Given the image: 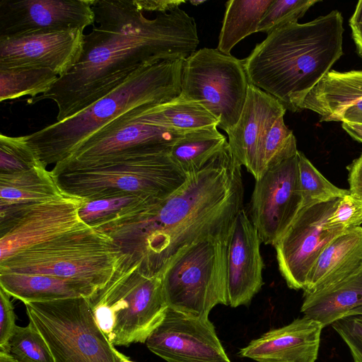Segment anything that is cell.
I'll list each match as a JSON object with an SVG mask.
<instances>
[{"label": "cell", "mask_w": 362, "mask_h": 362, "mask_svg": "<svg viewBox=\"0 0 362 362\" xmlns=\"http://www.w3.org/2000/svg\"><path fill=\"white\" fill-rule=\"evenodd\" d=\"M339 199L301 208L274 244L279 270L290 288L303 290L308 275L322 252L344 233L327 224Z\"/></svg>", "instance_id": "13"}, {"label": "cell", "mask_w": 362, "mask_h": 362, "mask_svg": "<svg viewBox=\"0 0 362 362\" xmlns=\"http://www.w3.org/2000/svg\"><path fill=\"white\" fill-rule=\"evenodd\" d=\"M54 362H124L98 325L88 298L24 303Z\"/></svg>", "instance_id": "9"}, {"label": "cell", "mask_w": 362, "mask_h": 362, "mask_svg": "<svg viewBox=\"0 0 362 362\" xmlns=\"http://www.w3.org/2000/svg\"><path fill=\"white\" fill-rule=\"evenodd\" d=\"M349 192L362 198V153L347 167Z\"/></svg>", "instance_id": "38"}, {"label": "cell", "mask_w": 362, "mask_h": 362, "mask_svg": "<svg viewBox=\"0 0 362 362\" xmlns=\"http://www.w3.org/2000/svg\"><path fill=\"white\" fill-rule=\"evenodd\" d=\"M88 300L98 325L114 346L145 343L168 309L160 274H149L124 257Z\"/></svg>", "instance_id": "6"}, {"label": "cell", "mask_w": 362, "mask_h": 362, "mask_svg": "<svg viewBox=\"0 0 362 362\" xmlns=\"http://www.w3.org/2000/svg\"><path fill=\"white\" fill-rule=\"evenodd\" d=\"M10 296L0 288V351L5 350L16 327V315Z\"/></svg>", "instance_id": "37"}, {"label": "cell", "mask_w": 362, "mask_h": 362, "mask_svg": "<svg viewBox=\"0 0 362 362\" xmlns=\"http://www.w3.org/2000/svg\"><path fill=\"white\" fill-rule=\"evenodd\" d=\"M83 30L75 28L0 37V69H48L59 77L63 76L79 58Z\"/></svg>", "instance_id": "17"}, {"label": "cell", "mask_w": 362, "mask_h": 362, "mask_svg": "<svg viewBox=\"0 0 362 362\" xmlns=\"http://www.w3.org/2000/svg\"><path fill=\"white\" fill-rule=\"evenodd\" d=\"M331 229L345 232L362 224V198L351 192L338 199L327 220Z\"/></svg>", "instance_id": "35"}, {"label": "cell", "mask_w": 362, "mask_h": 362, "mask_svg": "<svg viewBox=\"0 0 362 362\" xmlns=\"http://www.w3.org/2000/svg\"><path fill=\"white\" fill-rule=\"evenodd\" d=\"M350 25H362V0L359 1L354 12L349 20Z\"/></svg>", "instance_id": "42"}, {"label": "cell", "mask_w": 362, "mask_h": 362, "mask_svg": "<svg viewBox=\"0 0 362 362\" xmlns=\"http://www.w3.org/2000/svg\"><path fill=\"white\" fill-rule=\"evenodd\" d=\"M183 62L163 61L141 67L81 112L25 135V139L45 166L55 165L67 159L88 137L122 115L178 97Z\"/></svg>", "instance_id": "4"}, {"label": "cell", "mask_w": 362, "mask_h": 362, "mask_svg": "<svg viewBox=\"0 0 362 362\" xmlns=\"http://www.w3.org/2000/svg\"><path fill=\"white\" fill-rule=\"evenodd\" d=\"M273 0H229L218 36L217 49L230 54L247 36L258 32L259 24Z\"/></svg>", "instance_id": "28"}, {"label": "cell", "mask_w": 362, "mask_h": 362, "mask_svg": "<svg viewBox=\"0 0 362 362\" xmlns=\"http://www.w3.org/2000/svg\"><path fill=\"white\" fill-rule=\"evenodd\" d=\"M286 110L276 98L249 83L240 118L227 134L233 157L255 179L257 177L256 153L259 139L267 126L274 119L284 115Z\"/></svg>", "instance_id": "20"}, {"label": "cell", "mask_w": 362, "mask_h": 362, "mask_svg": "<svg viewBox=\"0 0 362 362\" xmlns=\"http://www.w3.org/2000/svg\"><path fill=\"white\" fill-rule=\"evenodd\" d=\"M192 5L194 6H199V4H202V3H204L205 1H198V0H195V1H189Z\"/></svg>", "instance_id": "45"}, {"label": "cell", "mask_w": 362, "mask_h": 362, "mask_svg": "<svg viewBox=\"0 0 362 362\" xmlns=\"http://www.w3.org/2000/svg\"><path fill=\"white\" fill-rule=\"evenodd\" d=\"M322 329L316 320L298 317L252 340L239 355L257 362H315Z\"/></svg>", "instance_id": "19"}, {"label": "cell", "mask_w": 362, "mask_h": 362, "mask_svg": "<svg viewBox=\"0 0 362 362\" xmlns=\"http://www.w3.org/2000/svg\"><path fill=\"white\" fill-rule=\"evenodd\" d=\"M145 344L167 362H231L209 318L169 308Z\"/></svg>", "instance_id": "15"}, {"label": "cell", "mask_w": 362, "mask_h": 362, "mask_svg": "<svg viewBox=\"0 0 362 362\" xmlns=\"http://www.w3.org/2000/svg\"><path fill=\"white\" fill-rule=\"evenodd\" d=\"M228 146L226 137L213 126L186 133L173 146L170 155L189 175L202 169Z\"/></svg>", "instance_id": "27"}, {"label": "cell", "mask_w": 362, "mask_h": 362, "mask_svg": "<svg viewBox=\"0 0 362 362\" xmlns=\"http://www.w3.org/2000/svg\"><path fill=\"white\" fill-rule=\"evenodd\" d=\"M83 202V199L64 194L43 202L0 206V262L18 252L88 226L79 216Z\"/></svg>", "instance_id": "11"}, {"label": "cell", "mask_w": 362, "mask_h": 362, "mask_svg": "<svg viewBox=\"0 0 362 362\" xmlns=\"http://www.w3.org/2000/svg\"><path fill=\"white\" fill-rule=\"evenodd\" d=\"M141 107L122 115L93 133L67 159L54 166L83 165L115 158L170 152L173 146L186 133L146 122L139 115Z\"/></svg>", "instance_id": "12"}, {"label": "cell", "mask_w": 362, "mask_h": 362, "mask_svg": "<svg viewBox=\"0 0 362 362\" xmlns=\"http://www.w3.org/2000/svg\"><path fill=\"white\" fill-rule=\"evenodd\" d=\"M298 166L302 208L341 198L350 193L349 190L339 188L330 182L300 151Z\"/></svg>", "instance_id": "31"}, {"label": "cell", "mask_w": 362, "mask_h": 362, "mask_svg": "<svg viewBox=\"0 0 362 362\" xmlns=\"http://www.w3.org/2000/svg\"><path fill=\"white\" fill-rule=\"evenodd\" d=\"M139 115L149 124L185 133L218 127L217 120L209 111L182 95L159 105L143 106Z\"/></svg>", "instance_id": "26"}, {"label": "cell", "mask_w": 362, "mask_h": 362, "mask_svg": "<svg viewBox=\"0 0 362 362\" xmlns=\"http://www.w3.org/2000/svg\"><path fill=\"white\" fill-rule=\"evenodd\" d=\"M0 288L23 303L91 297L98 288L88 283L54 276L0 273Z\"/></svg>", "instance_id": "23"}, {"label": "cell", "mask_w": 362, "mask_h": 362, "mask_svg": "<svg viewBox=\"0 0 362 362\" xmlns=\"http://www.w3.org/2000/svg\"><path fill=\"white\" fill-rule=\"evenodd\" d=\"M124 255L106 233L87 226L18 252L0 262V273L37 274L83 281L99 289Z\"/></svg>", "instance_id": "7"}, {"label": "cell", "mask_w": 362, "mask_h": 362, "mask_svg": "<svg viewBox=\"0 0 362 362\" xmlns=\"http://www.w3.org/2000/svg\"><path fill=\"white\" fill-rule=\"evenodd\" d=\"M0 362H18L10 354L6 352L0 351Z\"/></svg>", "instance_id": "43"}, {"label": "cell", "mask_w": 362, "mask_h": 362, "mask_svg": "<svg viewBox=\"0 0 362 362\" xmlns=\"http://www.w3.org/2000/svg\"><path fill=\"white\" fill-rule=\"evenodd\" d=\"M298 153L267 170L255 182L250 218L266 245H274L302 208Z\"/></svg>", "instance_id": "14"}, {"label": "cell", "mask_w": 362, "mask_h": 362, "mask_svg": "<svg viewBox=\"0 0 362 362\" xmlns=\"http://www.w3.org/2000/svg\"><path fill=\"white\" fill-rule=\"evenodd\" d=\"M357 51L362 57V25H350Z\"/></svg>", "instance_id": "41"}, {"label": "cell", "mask_w": 362, "mask_h": 362, "mask_svg": "<svg viewBox=\"0 0 362 362\" xmlns=\"http://www.w3.org/2000/svg\"><path fill=\"white\" fill-rule=\"evenodd\" d=\"M58 78L57 74L48 69H0V101L42 95L52 87Z\"/></svg>", "instance_id": "30"}, {"label": "cell", "mask_w": 362, "mask_h": 362, "mask_svg": "<svg viewBox=\"0 0 362 362\" xmlns=\"http://www.w3.org/2000/svg\"><path fill=\"white\" fill-rule=\"evenodd\" d=\"M3 352L18 362H54L45 339L30 321L25 327H16Z\"/></svg>", "instance_id": "32"}, {"label": "cell", "mask_w": 362, "mask_h": 362, "mask_svg": "<svg viewBox=\"0 0 362 362\" xmlns=\"http://www.w3.org/2000/svg\"><path fill=\"white\" fill-rule=\"evenodd\" d=\"M63 194L43 164L20 173L0 175V206L33 204Z\"/></svg>", "instance_id": "25"}, {"label": "cell", "mask_w": 362, "mask_h": 362, "mask_svg": "<svg viewBox=\"0 0 362 362\" xmlns=\"http://www.w3.org/2000/svg\"><path fill=\"white\" fill-rule=\"evenodd\" d=\"M249 83L243 59L203 47L183 62L180 95L203 106L227 133L240 118Z\"/></svg>", "instance_id": "10"}, {"label": "cell", "mask_w": 362, "mask_h": 362, "mask_svg": "<svg viewBox=\"0 0 362 362\" xmlns=\"http://www.w3.org/2000/svg\"><path fill=\"white\" fill-rule=\"evenodd\" d=\"M358 314H362V306H360L357 308H355V309L349 311L345 316H349V315H358Z\"/></svg>", "instance_id": "44"}, {"label": "cell", "mask_w": 362, "mask_h": 362, "mask_svg": "<svg viewBox=\"0 0 362 362\" xmlns=\"http://www.w3.org/2000/svg\"><path fill=\"white\" fill-rule=\"evenodd\" d=\"M124 362H134V361H132L130 360L129 358H128L126 361H124Z\"/></svg>", "instance_id": "46"}, {"label": "cell", "mask_w": 362, "mask_h": 362, "mask_svg": "<svg viewBox=\"0 0 362 362\" xmlns=\"http://www.w3.org/2000/svg\"><path fill=\"white\" fill-rule=\"evenodd\" d=\"M243 197L241 165L228 145L163 201L97 229L112 239L126 259L159 274L185 247L228 235Z\"/></svg>", "instance_id": "2"}, {"label": "cell", "mask_w": 362, "mask_h": 362, "mask_svg": "<svg viewBox=\"0 0 362 362\" xmlns=\"http://www.w3.org/2000/svg\"><path fill=\"white\" fill-rule=\"evenodd\" d=\"M300 311L323 328L362 306V273L325 290L303 296Z\"/></svg>", "instance_id": "24"}, {"label": "cell", "mask_w": 362, "mask_h": 362, "mask_svg": "<svg viewBox=\"0 0 362 362\" xmlns=\"http://www.w3.org/2000/svg\"><path fill=\"white\" fill-rule=\"evenodd\" d=\"M362 273V227L346 230L322 252L306 279L303 296L348 281Z\"/></svg>", "instance_id": "22"}, {"label": "cell", "mask_w": 362, "mask_h": 362, "mask_svg": "<svg viewBox=\"0 0 362 362\" xmlns=\"http://www.w3.org/2000/svg\"><path fill=\"white\" fill-rule=\"evenodd\" d=\"M320 0H273L259 26L267 35L288 23H298L307 11Z\"/></svg>", "instance_id": "34"}, {"label": "cell", "mask_w": 362, "mask_h": 362, "mask_svg": "<svg viewBox=\"0 0 362 362\" xmlns=\"http://www.w3.org/2000/svg\"><path fill=\"white\" fill-rule=\"evenodd\" d=\"M94 0H1L0 37L84 30L95 23Z\"/></svg>", "instance_id": "16"}, {"label": "cell", "mask_w": 362, "mask_h": 362, "mask_svg": "<svg viewBox=\"0 0 362 362\" xmlns=\"http://www.w3.org/2000/svg\"><path fill=\"white\" fill-rule=\"evenodd\" d=\"M341 127L345 132L354 140L362 143V124L350 122H342Z\"/></svg>", "instance_id": "40"}, {"label": "cell", "mask_w": 362, "mask_h": 362, "mask_svg": "<svg viewBox=\"0 0 362 362\" xmlns=\"http://www.w3.org/2000/svg\"><path fill=\"white\" fill-rule=\"evenodd\" d=\"M185 2V0H140L145 11L157 13L170 12Z\"/></svg>", "instance_id": "39"}, {"label": "cell", "mask_w": 362, "mask_h": 362, "mask_svg": "<svg viewBox=\"0 0 362 362\" xmlns=\"http://www.w3.org/2000/svg\"><path fill=\"white\" fill-rule=\"evenodd\" d=\"M229 235L202 238L180 250L160 272L169 308L209 318L217 305H228L227 248Z\"/></svg>", "instance_id": "8"}, {"label": "cell", "mask_w": 362, "mask_h": 362, "mask_svg": "<svg viewBox=\"0 0 362 362\" xmlns=\"http://www.w3.org/2000/svg\"><path fill=\"white\" fill-rule=\"evenodd\" d=\"M42 163L28 144L25 136L0 134V175L20 173Z\"/></svg>", "instance_id": "33"}, {"label": "cell", "mask_w": 362, "mask_h": 362, "mask_svg": "<svg viewBox=\"0 0 362 362\" xmlns=\"http://www.w3.org/2000/svg\"><path fill=\"white\" fill-rule=\"evenodd\" d=\"M160 202L162 201L139 195H123L92 201L84 200L79 211V216L84 223L97 229Z\"/></svg>", "instance_id": "29"}, {"label": "cell", "mask_w": 362, "mask_h": 362, "mask_svg": "<svg viewBox=\"0 0 362 362\" xmlns=\"http://www.w3.org/2000/svg\"><path fill=\"white\" fill-rule=\"evenodd\" d=\"M302 109L317 113L320 122L362 124V70L329 71L307 95Z\"/></svg>", "instance_id": "21"}, {"label": "cell", "mask_w": 362, "mask_h": 362, "mask_svg": "<svg viewBox=\"0 0 362 362\" xmlns=\"http://www.w3.org/2000/svg\"><path fill=\"white\" fill-rule=\"evenodd\" d=\"M261 240L245 209L241 208L231 228L227 248L228 305H247L259 291L264 267Z\"/></svg>", "instance_id": "18"}, {"label": "cell", "mask_w": 362, "mask_h": 362, "mask_svg": "<svg viewBox=\"0 0 362 362\" xmlns=\"http://www.w3.org/2000/svg\"><path fill=\"white\" fill-rule=\"evenodd\" d=\"M95 23L83 35L76 63L45 93L28 100H53L61 122L86 108L141 67L185 60L199 40L193 17L177 7L145 16L140 0H94Z\"/></svg>", "instance_id": "1"}, {"label": "cell", "mask_w": 362, "mask_h": 362, "mask_svg": "<svg viewBox=\"0 0 362 362\" xmlns=\"http://www.w3.org/2000/svg\"><path fill=\"white\" fill-rule=\"evenodd\" d=\"M51 171L63 194L86 201L123 195L163 201L187 178L170 152L54 166Z\"/></svg>", "instance_id": "5"}, {"label": "cell", "mask_w": 362, "mask_h": 362, "mask_svg": "<svg viewBox=\"0 0 362 362\" xmlns=\"http://www.w3.org/2000/svg\"><path fill=\"white\" fill-rule=\"evenodd\" d=\"M332 326L348 346L354 362H362V314L343 317Z\"/></svg>", "instance_id": "36"}, {"label": "cell", "mask_w": 362, "mask_h": 362, "mask_svg": "<svg viewBox=\"0 0 362 362\" xmlns=\"http://www.w3.org/2000/svg\"><path fill=\"white\" fill-rule=\"evenodd\" d=\"M344 31L337 10L274 30L243 59L249 83L286 110H302L307 95L342 56Z\"/></svg>", "instance_id": "3"}]
</instances>
